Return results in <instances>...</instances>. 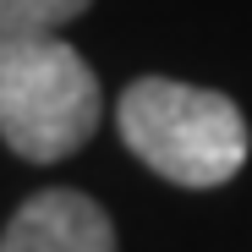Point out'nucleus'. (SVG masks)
I'll use <instances>...</instances> for the list:
<instances>
[{"instance_id":"nucleus-1","label":"nucleus","mask_w":252,"mask_h":252,"mask_svg":"<svg viewBox=\"0 0 252 252\" xmlns=\"http://www.w3.org/2000/svg\"><path fill=\"white\" fill-rule=\"evenodd\" d=\"M115 126L126 148L176 187H225L247 164V115L214 88L137 77L115 104Z\"/></svg>"},{"instance_id":"nucleus-2","label":"nucleus","mask_w":252,"mask_h":252,"mask_svg":"<svg viewBox=\"0 0 252 252\" xmlns=\"http://www.w3.org/2000/svg\"><path fill=\"white\" fill-rule=\"evenodd\" d=\"M99 77L61 33H0V137L17 159H71L99 132Z\"/></svg>"},{"instance_id":"nucleus-3","label":"nucleus","mask_w":252,"mask_h":252,"mask_svg":"<svg viewBox=\"0 0 252 252\" xmlns=\"http://www.w3.org/2000/svg\"><path fill=\"white\" fill-rule=\"evenodd\" d=\"M0 252H115V230L94 197L55 187V192L28 197L11 214Z\"/></svg>"},{"instance_id":"nucleus-4","label":"nucleus","mask_w":252,"mask_h":252,"mask_svg":"<svg viewBox=\"0 0 252 252\" xmlns=\"http://www.w3.org/2000/svg\"><path fill=\"white\" fill-rule=\"evenodd\" d=\"M82 11L88 0H0V33H61Z\"/></svg>"}]
</instances>
